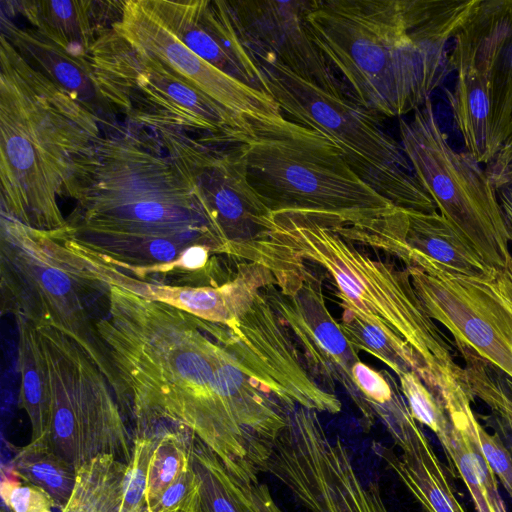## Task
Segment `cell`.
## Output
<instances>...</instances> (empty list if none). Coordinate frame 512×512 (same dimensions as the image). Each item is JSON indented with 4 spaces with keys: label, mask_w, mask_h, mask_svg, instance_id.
<instances>
[{
    "label": "cell",
    "mask_w": 512,
    "mask_h": 512,
    "mask_svg": "<svg viewBox=\"0 0 512 512\" xmlns=\"http://www.w3.org/2000/svg\"><path fill=\"white\" fill-rule=\"evenodd\" d=\"M106 285V314L96 326L123 386L131 431L184 428L236 476L256 481L289 414L242 369L225 325Z\"/></svg>",
    "instance_id": "1"
},
{
    "label": "cell",
    "mask_w": 512,
    "mask_h": 512,
    "mask_svg": "<svg viewBox=\"0 0 512 512\" xmlns=\"http://www.w3.org/2000/svg\"><path fill=\"white\" fill-rule=\"evenodd\" d=\"M66 239L143 282L191 285L228 243L195 188L148 130L108 129L79 160Z\"/></svg>",
    "instance_id": "2"
},
{
    "label": "cell",
    "mask_w": 512,
    "mask_h": 512,
    "mask_svg": "<svg viewBox=\"0 0 512 512\" xmlns=\"http://www.w3.org/2000/svg\"><path fill=\"white\" fill-rule=\"evenodd\" d=\"M479 0H313L318 48L349 94L377 116L414 112L453 72V39Z\"/></svg>",
    "instance_id": "3"
},
{
    "label": "cell",
    "mask_w": 512,
    "mask_h": 512,
    "mask_svg": "<svg viewBox=\"0 0 512 512\" xmlns=\"http://www.w3.org/2000/svg\"><path fill=\"white\" fill-rule=\"evenodd\" d=\"M103 133L95 114L0 38L1 215L28 227L66 228L58 199Z\"/></svg>",
    "instance_id": "4"
},
{
    "label": "cell",
    "mask_w": 512,
    "mask_h": 512,
    "mask_svg": "<svg viewBox=\"0 0 512 512\" xmlns=\"http://www.w3.org/2000/svg\"><path fill=\"white\" fill-rule=\"evenodd\" d=\"M271 232L294 255L330 275L343 310L384 331L421 365L435 395L449 378H465L450 340L426 311L407 269L375 259L326 221L299 213L273 214Z\"/></svg>",
    "instance_id": "5"
},
{
    "label": "cell",
    "mask_w": 512,
    "mask_h": 512,
    "mask_svg": "<svg viewBox=\"0 0 512 512\" xmlns=\"http://www.w3.org/2000/svg\"><path fill=\"white\" fill-rule=\"evenodd\" d=\"M239 143L249 182L272 214L320 218L362 245L399 207L359 177L327 137L284 116L251 121Z\"/></svg>",
    "instance_id": "6"
},
{
    "label": "cell",
    "mask_w": 512,
    "mask_h": 512,
    "mask_svg": "<svg viewBox=\"0 0 512 512\" xmlns=\"http://www.w3.org/2000/svg\"><path fill=\"white\" fill-rule=\"evenodd\" d=\"M1 308L15 319L59 330L75 341L110 383L121 410L126 396L97 331L96 299L107 285L62 231L46 232L1 215Z\"/></svg>",
    "instance_id": "7"
},
{
    "label": "cell",
    "mask_w": 512,
    "mask_h": 512,
    "mask_svg": "<svg viewBox=\"0 0 512 512\" xmlns=\"http://www.w3.org/2000/svg\"><path fill=\"white\" fill-rule=\"evenodd\" d=\"M42 396L44 436L79 467L100 455L132 457L134 437L113 389L87 353L57 329L16 319Z\"/></svg>",
    "instance_id": "8"
},
{
    "label": "cell",
    "mask_w": 512,
    "mask_h": 512,
    "mask_svg": "<svg viewBox=\"0 0 512 512\" xmlns=\"http://www.w3.org/2000/svg\"><path fill=\"white\" fill-rule=\"evenodd\" d=\"M266 92L284 117L327 137L352 169L395 205L422 212L438 211L416 178L402 146L384 131L378 116L348 92L311 83L268 56H253Z\"/></svg>",
    "instance_id": "9"
},
{
    "label": "cell",
    "mask_w": 512,
    "mask_h": 512,
    "mask_svg": "<svg viewBox=\"0 0 512 512\" xmlns=\"http://www.w3.org/2000/svg\"><path fill=\"white\" fill-rule=\"evenodd\" d=\"M103 98L125 122L148 131L171 129L239 142L250 122L193 87L112 28L89 52Z\"/></svg>",
    "instance_id": "10"
},
{
    "label": "cell",
    "mask_w": 512,
    "mask_h": 512,
    "mask_svg": "<svg viewBox=\"0 0 512 512\" xmlns=\"http://www.w3.org/2000/svg\"><path fill=\"white\" fill-rule=\"evenodd\" d=\"M400 144L413 172L433 199L438 212L494 270L512 258V227L485 168L468 152L448 142L431 99L399 120Z\"/></svg>",
    "instance_id": "11"
},
{
    "label": "cell",
    "mask_w": 512,
    "mask_h": 512,
    "mask_svg": "<svg viewBox=\"0 0 512 512\" xmlns=\"http://www.w3.org/2000/svg\"><path fill=\"white\" fill-rule=\"evenodd\" d=\"M149 132L195 188L229 257L274 271L280 256L270 237L272 213L249 182L241 144L171 129Z\"/></svg>",
    "instance_id": "12"
},
{
    "label": "cell",
    "mask_w": 512,
    "mask_h": 512,
    "mask_svg": "<svg viewBox=\"0 0 512 512\" xmlns=\"http://www.w3.org/2000/svg\"><path fill=\"white\" fill-rule=\"evenodd\" d=\"M310 512H388L375 482L359 479L343 442L331 440L316 412L297 407L263 471Z\"/></svg>",
    "instance_id": "13"
},
{
    "label": "cell",
    "mask_w": 512,
    "mask_h": 512,
    "mask_svg": "<svg viewBox=\"0 0 512 512\" xmlns=\"http://www.w3.org/2000/svg\"><path fill=\"white\" fill-rule=\"evenodd\" d=\"M224 324L228 343L242 369L284 407L330 414L341 411L338 397L319 385L302 364L288 328L263 290L237 317Z\"/></svg>",
    "instance_id": "14"
},
{
    "label": "cell",
    "mask_w": 512,
    "mask_h": 512,
    "mask_svg": "<svg viewBox=\"0 0 512 512\" xmlns=\"http://www.w3.org/2000/svg\"><path fill=\"white\" fill-rule=\"evenodd\" d=\"M323 278L305 264L274 276L262 290L269 303L298 342L308 369L330 391L337 384L350 395L363 417L373 410L359 392L352 375L361 361L339 321L331 315L323 293Z\"/></svg>",
    "instance_id": "15"
},
{
    "label": "cell",
    "mask_w": 512,
    "mask_h": 512,
    "mask_svg": "<svg viewBox=\"0 0 512 512\" xmlns=\"http://www.w3.org/2000/svg\"><path fill=\"white\" fill-rule=\"evenodd\" d=\"M404 264L426 311L468 348L512 378V335L484 280L444 271L410 256Z\"/></svg>",
    "instance_id": "16"
},
{
    "label": "cell",
    "mask_w": 512,
    "mask_h": 512,
    "mask_svg": "<svg viewBox=\"0 0 512 512\" xmlns=\"http://www.w3.org/2000/svg\"><path fill=\"white\" fill-rule=\"evenodd\" d=\"M112 29L237 116L249 121H271L284 116L269 94L230 77L190 50L144 0L125 1Z\"/></svg>",
    "instance_id": "17"
},
{
    "label": "cell",
    "mask_w": 512,
    "mask_h": 512,
    "mask_svg": "<svg viewBox=\"0 0 512 512\" xmlns=\"http://www.w3.org/2000/svg\"><path fill=\"white\" fill-rule=\"evenodd\" d=\"M227 4L236 31L252 57H271L326 90L348 92L308 29L310 1L236 0Z\"/></svg>",
    "instance_id": "18"
},
{
    "label": "cell",
    "mask_w": 512,
    "mask_h": 512,
    "mask_svg": "<svg viewBox=\"0 0 512 512\" xmlns=\"http://www.w3.org/2000/svg\"><path fill=\"white\" fill-rule=\"evenodd\" d=\"M144 2L183 44L203 60L245 85L267 93L260 68L238 35L226 0Z\"/></svg>",
    "instance_id": "19"
},
{
    "label": "cell",
    "mask_w": 512,
    "mask_h": 512,
    "mask_svg": "<svg viewBox=\"0 0 512 512\" xmlns=\"http://www.w3.org/2000/svg\"><path fill=\"white\" fill-rule=\"evenodd\" d=\"M88 262L97 278L105 284L163 302L204 320L223 324L237 317L254 296L274 280L267 268L244 262L238 265L235 277L219 285L152 284L126 275L94 256L88 257Z\"/></svg>",
    "instance_id": "20"
},
{
    "label": "cell",
    "mask_w": 512,
    "mask_h": 512,
    "mask_svg": "<svg viewBox=\"0 0 512 512\" xmlns=\"http://www.w3.org/2000/svg\"><path fill=\"white\" fill-rule=\"evenodd\" d=\"M132 457L124 461L100 455L76 470L75 485L59 512H147L148 465L151 438L133 434Z\"/></svg>",
    "instance_id": "21"
},
{
    "label": "cell",
    "mask_w": 512,
    "mask_h": 512,
    "mask_svg": "<svg viewBox=\"0 0 512 512\" xmlns=\"http://www.w3.org/2000/svg\"><path fill=\"white\" fill-rule=\"evenodd\" d=\"M400 454L374 442L373 450L425 512H466L456 498L433 447L405 408L382 418Z\"/></svg>",
    "instance_id": "22"
},
{
    "label": "cell",
    "mask_w": 512,
    "mask_h": 512,
    "mask_svg": "<svg viewBox=\"0 0 512 512\" xmlns=\"http://www.w3.org/2000/svg\"><path fill=\"white\" fill-rule=\"evenodd\" d=\"M464 24L450 48L456 81L446 95L467 152L486 166L494 158L491 84L477 44Z\"/></svg>",
    "instance_id": "23"
},
{
    "label": "cell",
    "mask_w": 512,
    "mask_h": 512,
    "mask_svg": "<svg viewBox=\"0 0 512 512\" xmlns=\"http://www.w3.org/2000/svg\"><path fill=\"white\" fill-rule=\"evenodd\" d=\"M1 35L32 67L95 114L103 129L119 122L100 93L89 56L65 49L30 26L16 25L3 14Z\"/></svg>",
    "instance_id": "24"
},
{
    "label": "cell",
    "mask_w": 512,
    "mask_h": 512,
    "mask_svg": "<svg viewBox=\"0 0 512 512\" xmlns=\"http://www.w3.org/2000/svg\"><path fill=\"white\" fill-rule=\"evenodd\" d=\"M465 27L477 44L491 84L495 156L512 122V0H479Z\"/></svg>",
    "instance_id": "25"
},
{
    "label": "cell",
    "mask_w": 512,
    "mask_h": 512,
    "mask_svg": "<svg viewBox=\"0 0 512 512\" xmlns=\"http://www.w3.org/2000/svg\"><path fill=\"white\" fill-rule=\"evenodd\" d=\"M125 1H2L30 27L61 47L89 56L96 39L120 18Z\"/></svg>",
    "instance_id": "26"
},
{
    "label": "cell",
    "mask_w": 512,
    "mask_h": 512,
    "mask_svg": "<svg viewBox=\"0 0 512 512\" xmlns=\"http://www.w3.org/2000/svg\"><path fill=\"white\" fill-rule=\"evenodd\" d=\"M407 254L421 258L448 272L475 280L488 277V267L470 242L438 211L422 212L407 209Z\"/></svg>",
    "instance_id": "27"
},
{
    "label": "cell",
    "mask_w": 512,
    "mask_h": 512,
    "mask_svg": "<svg viewBox=\"0 0 512 512\" xmlns=\"http://www.w3.org/2000/svg\"><path fill=\"white\" fill-rule=\"evenodd\" d=\"M452 430L441 443L449 465L457 470L473 499L477 512H507L498 490L496 475L486 461L476 431L471 402L447 410Z\"/></svg>",
    "instance_id": "28"
},
{
    "label": "cell",
    "mask_w": 512,
    "mask_h": 512,
    "mask_svg": "<svg viewBox=\"0 0 512 512\" xmlns=\"http://www.w3.org/2000/svg\"><path fill=\"white\" fill-rule=\"evenodd\" d=\"M193 462L200 478L198 512H260L252 497L250 482L232 473L195 437Z\"/></svg>",
    "instance_id": "29"
},
{
    "label": "cell",
    "mask_w": 512,
    "mask_h": 512,
    "mask_svg": "<svg viewBox=\"0 0 512 512\" xmlns=\"http://www.w3.org/2000/svg\"><path fill=\"white\" fill-rule=\"evenodd\" d=\"M150 435L147 502L152 507L171 485L193 467V435L184 428L157 423L132 433Z\"/></svg>",
    "instance_id": "30"
},
{
    "label": "cell",
    "mask_w": 512,
    "mask_h": 512,
    "mask_svg": "<svg viewBox=\"0 0 512 512\" xmlns=\"http://www.w3.org/2000/svg\"><path fill=\"white\" fill-rule=\"evenodd\" d=\"M457 349L472 397L488 406L490 424L512 456V378L470 349Z\"/></svg>",
    "instance_id": "31"
},
{
    "label": "cell",
    "mask_w": 512,
    "mask_h": 512,
    "mask_svg": "<svg viewBox=\"0 0 512 512\" xmlns=\"http://www.w3.org/2000/svg\"><path fill=\"white\" fill-rule=\"evenodd\" d=\"M12 467L24 481L46 492L59 511L66 506L75 485L76 469L54 450L45 436L19 449Z\"/></svg>",
    "instance_id": "32"
},
{
    "label": "cell",
    "mask_w": 512,
    "mask_h": 512,
    "mask_svg": "<svg viewBox=\"0 0 512 512\" xmlns=\"http://www.w3.org/2000/svg\"><path fill=\"white\" fill-rule=\"evenodd\" d=\"M339 323L357 351L363 350L378 358L398 377L414 372L421 379L422 368L419 362L380 328L363 321L347 310H343Z\"/></svg>",
    "instance_id": "33"
},
{
    "label": "cell",
    "mask_w": 512,
    "mask_h": 512,
    "mask_svg": "<svg viewBox=\"0 0 512 512\" xmlns=\"http://www.w3.org/2000/svg\"><path fill=\"white\" fill-rule=\"evenodd\" d=\"M398 378L414 419L427 426L442 442L450 434L452 423L441 400L416 373L408 372Z\"/></svg>",
    "instance_id": "34"
},
{
    "label": "cell",
    "mask_w": 512,
    "mask_h": 512,
    "mask_svg": "<svg viewBox=\"0 0 512 512\" xmlns=\"http://www.w3.org/2000/svg\"><path fill=\"white\" fill-rule=\"evenodd\" d=\"M13 467L2 472L1 495L12 512H53L56 508L50 496L41 488L26 482Z\"/></svg>",
    "instance_id": "35"
},
{
    "label": "cell",
    "mask_w": 512,
    "mask_h": 512,
    "mask_svg": "<svg viewBox=\"0 0 512 512\" xmlns=\"http://www.w3.org/2000/svg\"><path fill=\"white\" fill-rule=\"evenodd\" d=\"M476 431L480 449L512 499V456L497 433L490 434L476 421Z\"/></svg>",
    "instance_id": "36"
},
{
    "label": "cell",
    "mask_w": 512,
    "mask_h": 512,
    "mask_svg": "<svg viewBox=\"0 0 512 512\" xmlns=\"http://www.w3.org/2000/svg\"><path fill=\"white\" fill-rule=\"evenodd\" d=\"M354 382L366 403L372 405H385L389 403L395 392V383H391L381 373L375 371L362 361L352 368Z\"/></svg>",
    "instance_id": "37"
},
{
    "label": "cell",
    "mask_w": 512,
    "mask_h": 512,
    "mask_svg": "<svg viewBox=\"0 0 512 512\" xmlns=\"http://www.w3.org/2000/svg\"><path fill=\"white\" fill-rule=\"evenodd\" d=\"M512 335V258L507 265L483 279Z\"/></svg>",
    "instance_id": "38"
},
{
    "label": "cell",
    "mask_w": 512,
    "mask_h": 512,
    "mask_svg": "<svg viewBox=\"0 0 512 512\" xmlns=\"http://www.w3.org/2000/svg\"><path fill=\"white\" fill-rule=\"evenodd\" d=\"M485 170L495 188L512 175V131Z\"/></svg>",
    "instance_id": "39"
},
{
    "label": "cell",
    "mask_w": 512,
    "mask_h": 512,
    "mask_svg": "<svg viewBox=\"0 0 512 512\" xmlns=\"http://www.w3.org/2000/svg\"><path fill=\"white\" fill-rule=\"evenodd\" d=\"M252 497L260 512H282L273 500L269 488L259 480L250 483Z\"/></svg>",
    "instance_id": "40"
},
{
    "label": "cell",
    "mask_w": 512,
    "mask_h": 512,
    "mask_svg": "<svg viewBox=\"0 0 512 512\" xmlns=\"http://www.w3.org/2000/svg\"><path fill=\"white\" fill-rule=\"evenodd\" d=\"M496 193L503 212L512 227V181L496 187Z\"/></svg>",
    "instance_id": "41"
},
{
    "label": "cell",
    "mask_w": 512,
    "mask_h": 512,
    "mask_svg": "<svg viewBox=\"0 0 512 512\" xmlns=\"http://www.w3.org/2000/svg\"><path fill=\"white\" fill-rule=\"evenodd\" d=\"M147 512H195V511L185 510V509L169 510V509H164V508L154 506V507L149 508Z\"/></svg>",
    "instance_id": "42"
},
{
    "label": "cell",
    "mask_w": 512,
    "mask_h": 512,
    "mask_svg": "<svg viewBox=\"0 0 512 512\" xmlns=\"http://www.w3.org/2000/svg\"><path fill=\"white\" fill-rule=\"evenodd\" d=\"M508 181H512V175L508 178V180H507L506 182H508ZM506 182H505V183H506ZM503 184H504V183H503Z\"/></svg>",
    "instance_id": "43"
}]
</instances>
